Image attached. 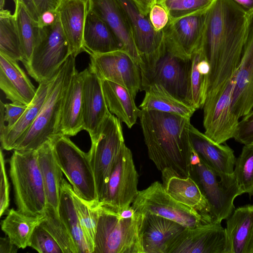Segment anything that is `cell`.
<instances>
[{"mask_svg": "<svg viewBox=\"0 0 253 253\" xmlns=\"http://www.w3.org/2000/svg\"><path fill=\"white\" fill-rule=\"evenodd\" d=\"M252 15L232 0L209 5L198 49L210 66L205 103L219 97L236 72Z\"/></svg>", "mask_w": 253, "mask_h": 253, "instance_id": "cell-1", "label": "cell"}, {"mask_svg": "<svg viewBox=\"0 0 253 253\" xmlns=\"http://www.w3.org/2000/svg\"><path fill=\"white\" fill-rule=\"evenodd\" d=\"M138 118L149 157L161 172L163 184L172 176H191L190 118L143 110Z\"/></svg>", "mask_w": 253, "mask_h": 253, "instance_id": "cell-2", "label": "cell"}, {"mask_svg": "<svg viewBox=\"0 0 253 253\" xmlns=\"http://www.w3.org/2000/svg\"><path fill=\"white\" fill-rule=\"evenodd\" d=\"M75 58L70 55L52 79L37 117L28 131L17 141L13 150H37L53 136L61 133L62 108L76 70Z\"/></svg>", "mask_w": 253, "mask_h": 253, "instance_id": "cell-3", "label": "cell"}, {"mask_svg": "<svg viewBox=\"0 0 253 253\" xmlns=\"http://www.w3.org/2000/svg\"><path fill=\"white\" fill-rule=\"evenodd\" d=\"M93 253H144L142 235L145 214L136 212L123 218L100 206Z\"/></svg>", "mask_w": 253, "mask_h": 253, "instance_id": "cell-4", "label": "cell"}, {"mask_svg": "<svg viewBox=\"0 0 253 253\" xmlns=\"http://www.w3.org/2000/svg\"><path fill=\"white\" fill-rule=\"evenodd\" d=\"M9 175L17 210L31 216L43 215L47 203L37 150H14L9 160Z\"/></svg>", "mask_w": 253, "mask_h": 253, "instance_id": "cell-5", "label": "cell"}, {"mask_svg": "<svg viewBox=\"0 0 253 253\" xmlns=\"http://www.w3.org/2000/svg\"><path fill=\"white\" fill-rule=\"evenodd\" d=\"M49 141L55 159L74 191L89 205H98L95 178L88 153L82 151L69 136L61 133Z\"/></svg>", "mask_w": 253, "mask_h": 253, "instance_id": "cell-6", "label": "cell"}, {"mask_svg": "<svg viewBox=\"0 0 253 253\" xmlns=\"http://www.w3.org/2000/svg\"><path fill=\"white\" fill-rule=\"evenodd\" d=\"M190 160L191 177L207 200L213 221L221 223L235 210V198L243 194L237 180L233 173L227 175L217 174L201 160L193 148Z\"/></svg>", "mask_w": 253, "mask_h": 253, "instance_id": "cell-7", "label": "cell"}, {"mask_svg": "<svg viewBox=\"0 0 253 253\" xmlns=\"http://www.w3.org/2000/svg\"><path fill=\"white\" fill-rule=\"evenodd\" d=\"M70 55L59 16L53 25L40 28L30 59L24 65L29 75L40 84L52 80Z\"/></svg>", "mask_w": 253, "mask_h": 253, "instance_id": "cell-8", "label": "cell"}, {"mask_svg": "<svg viewBox=\"0 0 253 253\" xmlns=\"http://www.w3.org/2000/svg\"><path fill=\"white\" fill-rule=\"evenodd\" d=\"M127 18L139 54L141 90L146 87L156 64L166 49L163 31H156L148 15L144 14L133 0H117Z\"/></svg>", "mask_w": 253, "mask_h": 253, "instance_id": "cell-9", "label": "cell"}, {"mask_svg": "<svg viewBox=\"0 0 253 253\" xmlns=\"http://www.w3.org/2000/svg\"><path fill=\"white\" fill-rule=\"evenodd\" d=\"M125 145L121 121L111 113L96 138L91 141L88 152L95 178L98 202Z\"/></svg>", "mask_w": 253, "mask_h": 253, "instance_id": "cell-10", "label": "cell"}, {"mask_svg": "<svg viewBox=\"0 0 253 253\" xmlns=\"http://www.w3.org/2000/svg\"><path fill=\"white\" fill-rule=\"evenodd\" d=\"M131 207L135 212L160 216L186 228H195L212 222L193 208L174 199L159 181L139 191Z\"/></svg>", "mask_w": 253, "mask_h": 253, "instance_id": "cell-11", "label": "cell"}, {"mask_svg": "<svg viewBox=\"0 0 253 253\" xmlns=\"http://www.w3.org/2000/svg\"><path fill=\"white\" fill-rule=\"evenodd\" d=\"M138 174L132 154L125 145L99 201L104 208L119 213L130 207L138 190Z\"/></svg>", "mask_w": 253, "mask_h": 253, "instance_id": "cell-12", "label": "cell"}, {"mask_svg": "<svg viewBox=\"0 0 253 253\" xmlns=\"http://www.w3.org/2000/svg\"><path fill=\"white\" fill-rule=\"evenodd\" d=\"M89 67L101 80H108L125 87L134 98L141 89L139 67L125 50L91 55Z\"/></svg>", "mask_w": 253, "mask_h": 253, "instance_id": "cell-13", "label": "cell"}, {"mask_svg": "<svg viewBox=\"0 0 253 253\" xmlns=\"http://www.w3.org/2000/svg\"><path fill=\"white\" fill-rule=\"evenodd\" d=\"M209 6L169 22L163 30L168 51L182 59H191L200 45Z\"/></svg>", "mask_w": 253, "mask_h": 253, "instance_id": "cell-14", "label": "cell"}, {"mask_svg": "<svg viewBox=\"0 0 253 253\" xmlns=\"http://www.w3.org/2000/svg\"><path fill=\"white\" fill-rule=\"evenodd\" d=\"M236 73L219 97L205 103L203 107L204 133L218 144H223L234 137L239 122L231 109Z\"/></svg>", "mask_w": 253, "mask_h": 253, "instance_id": "cell-15", "label": "cell"}, {"mask_svg": "<svg viewBox=\"0 0 253 253\" xmlns=\"http://www.w3.org/2000/svg\"><path fill=\"white\" fill-rule=\"evenodd\" d=\"M225 240L221 222H211L185 228L171 240L166 253H224Z\"/></svg>", "mask_w": 253, "mask_h": 253, "instance_id": "cell-16", "label": "cell"}, {"mask_svg": "<svg viewBox=\"0 0 253 253\" xmlns=\"http://www.w3.org/2000/svg\"><path fill=\"white\" fill-rule=\"evenodd\" d=\"M82 73L84 127L93 141L111 113L106 103L101 80L89 66Z\"/></svg>", "mask_w": 253, "mask_h": 253, "instance_id": "cell-17", "label": "cell"}, {"mask_svg": "<svg viewBox=\"0 0 253 253\" xmlns=\"http://www.w3.org/2000/svg\"><path fill=\"white\" fill-rule=\"evenodd\" d=\"M190 66L191 59L179 58L166 47L156 64L145 90L150 84H158L174 97L186 103Z\"/></svg>", "mask_w": 253, "mask_h": 253, "instance_id": "cell-18", "label": "cell"}, {"mask_svg": "<svg viewBox=\"0 0 253 253\" xmlns=\"http://www.w3.org/2000/svg\"><path fill=\"white\" fill-rule=\"evenodd\" d=\"M253 108V14L248 37L244 45L236 73L231 109L238 118L250 113Z\"/></svg>", "mask_w": 253, "mask_h": 253, "instance_id": "cell-19", "label": "cell"}, {"mask_svg": "<svg viewBox=\"0 0 253 253\" xmlns=\"http://www.w3.org/2000/svg\"><path fill=\"white\" fill-rule=\"evenodd\" d=\"M87 1L88 9L108 25L117 39L121 49L128 53L139 67L141 61L130 26L117 0H87Z\"/></svg>", "mask_w": 253, "mask_h": 253, "instance_id": "cell-20", "label": "cell"}, {"mask_svg": "<svg viewBox=\"0 0 253 253\" xmlns=\"http://www.w3.org/2000/svg\"><path fill=\"white\" fill-rule=\"evenodd\" d=\"M189 133L192 148L204 163L219 175L233 173L236 158L229 146L214 142L191 124Z\"/></svg>", "mask_w": 253, "mask_h": 253, "instance_id": "cell-21", "label": "cell"}, {"mask_svg": "<svg viewBox=\"0 0 253 253\" xmlns=\"http://www.w3.org/2000/svg\"><path fill=\"white\" fill-rule=\"evenodd\" d=\"M224 253H253V204L235 209L226 219Z\"/></svg>", "mask_w": 253, "mask_h": 253, "instance_id": "cell-22", "label": "cell"}, {"mask_svg": "<svg viewBox=\"0 0 253 253\" xmlns=\"http://www.w3.org/2000/svg\"><path fill=\"white\" fill-rule=\"evenodd\" d=\"M0 88L6 99L28 105L36 95L35 88L18 62L0 53Z\"/></svg>", "mask_w": 253, "mask_h": 253, "instance_id": "cell-23", "label": "cell"}, {"mask_svg": "<svg viewBox=\"0 0 253 253\" xmlns=\"http://www.w3.org/2000/svg\"><path fill=\"white\" fill-rule=\"evenodd\" d=\"M56 10L71 55L76 57L84 51L83 36L88 11L87 0H60Z\"/></svg>", "mask_w": 253, "mask_h": 253, "instance_id": "cell-24", "label": "cell"}, {"mask_svg": "<svg viewBox=\"0 0 253 253\" xmlns=\"http://www.w3.org/2000/svg\"><path fill=\"white\" fill-rule=\"evenodd\" d=\"M145 215L142 235L144 253H166L171 240L186 227L160 216Z\"/></svg>", "mask_w": 253, "mask_h": 253, "instance_id": "cell-25", "label": "cell"}, {"mask_svg": "<svg viewBox=\"0 0 253 253\" xmlns=\"http://www.w3.org/2000/svg\"><path fill=\"white\" fill-rule=\"evenodd\" d=\"M83 76L76 69L67 92L62 108L60 131L74 136L84 130L83 115Z\"/></svg>", "mask_w": 253, "mask_h": 253, "instance_id": "cell-26", "label": "cell"}, {"mask_svg": "<svg viewBox=\"0 0 253 253\" xmlns=\"http://www.w3.org/2000/svg\"><path fill=\"white\" fill-rule=\"evenodd\" d=\"M84 51L91 55L121 49V45L108 25L88 8L83 36Z\"/></svg>", "mask_w": 253, "mask_h": 253, "instance_id": "cell-27", "label": "cell"}, {"mask_svg": "<svg viewBox=\"0 0 253 253\" xmlns=\"http://www.w3.org/2000/svg\"><path fill=\"white\" fill-rule=\"evenodd\" d=\"M103 94L110 112L131 128L139 118L140 110L134 98L125 87L108 80H101Z\"/></svg>", "mask_w": 253, "mask_h": 253, "instance_id": "cell-28", "label": "cell"}, {"mask_svg": "<svg viewBox=\"0 0 253 253\" xmlns=\"http://www.w3.org/2000/svg\"><path fill=\"white\" fill-rule=\"evenodd\" d=\"M51 80L39 84L35 96L19 120L11 127H5L0 133L1 147L3 150H14L17 141L30 128L45 100Z\"/></svg>", "mask_w": 253, "mask_h": 253, "instance_id": "cell-29", "label": "cell"}, {"mask_svg": "<svg viewBox=\"0 0 253 253\" xmlns=\"http://www.w3.org/2000/svg\"><path fill=\"white\" fill-rule=\"evenodd\" d=\"M163 185L167 192L176 201L193 208L213 222L208 202L191 176H172Z\"/></svg>", "mask_w": 253, "mask_h": 253, "instance_id": "cell-30", "label": "cell"}, {"mask_svg": "<svg viewBox=\"0 0 253 253\" xmlns=\"http://www.w3.org/2000/svg\"><path fill=\"white\" fill-rule=\"evenodd\" d=\"M37 150L47 203L58 212L60 188L63 178V172L55 159L49 141L44 143Z\"/></svg>", "mask_w": 253, "mask_h": 253, "instance_id": "cell-31", "label": "cell"}, {"mask_svg": "<svg viewBox=\"0 0 253 253\" xmlns=\"http://www.w3.org/2000/svg\"><path fill=\"white\" fill-rule=\"evenodd\" d=\"M145 91L144 97L139 106L141 110L169 113L189 118L196 110L174 97L159 84H150Z\"/></svg>", "mask_w": 253, "mask_h": 253, "instance_id": "cell-32", "label": "cell"}, {"mask_svg": "<svg viewBox=\"0 0 253 253\" xmlns=\"http://www.w3.org/2000/svg\"><path fill=\"white\" fill-rule=\"evenodd\" d=\"M44 219V214L31 216L11 209L1 222V230L19 249H25L34 229Z\"/></svg>", "mask_w": 253, "mask_h": 253, "instance_id": "cell-33", "label": "cell"}, {"mask_svg": "<svg viewBox=\"0 0 253 253\" xmlns=\"http://www.w3.org/2000/svg\"><path fill=\"white\" fill-rule=\"evenodd\" d=\"M72 187L62 178L60 188L59 215L70 232L79 253H89L72 196Z\"/></svg>", "mask_w": 253, "mask_h": 253, "instance_id": "cell-34", "label": "cell"}, {"mask_svg": "<svg viewBox=\"0 0 253 253\" xmlns=\"http://www.w3.org/2000/svg\"><path fill=\"white\" fill-rule=\"evenodd\" d=\"M0 53L22 62L23 53L14 14L0 10Z\"/></svg>", "mask_w": 253, "mask_h": 253, "instance_id": "cell-35", "label": "cell"}, {"mask_svg": "<svg viewBox=\"0 0 253 253\" xmlns=\"http://www.w3.org/2000/svg\"><path fill=\"white\" fill-rule=\"evenodd\" d=\"M14 2V14L23 53L22 63L25 64L30 59L38 39L40 28L21 1L16 0Z\"/></svg>", "mask_w": 253, "mask_h": 253, "instance_id": "cell-36", "label": "cell"}, {"mask_svg": "<svg viewBox=\"0 0 253 253\" xmlns=\"http://www.w3.org/2000/svg\"><path fill=\"white\" fill-rule=\"evenodd\" d=\"M44 219L41 225L56 241L63 253H79L73 238L58 212L47 204L44 212Z\"/></svg>", "mask_w": 253, "mask_h": 253, "instance_id": "cell-37", "label": "cell"}, {"mask_svg": "<svg viewBox=\"0 0 253 253\" xmlns=\"http://www.w3.org/2000/svg\"><path fill=\"white\" fill-rule=\"evenodd\" d=\"M203 57L201 51L198 49L191 59L186 103L196 110L203 108L206 97L208 77L198 68V63Z\"/></svg>", "mask_w": 253, "mask_h": 253, "instance_id": "cell-38", "label": "cell"}, {"mask_svg": "<svg viewBox=\"0 0 253 253\" xmlns=\"http://www.w3.org/2000/svg\"><path fill=\"white\" fill-rule=\"evenodd\" d=\"M72 196L82 232L89 253H93L94 239L99 218L98 204L91 206L72 190Z\"/></svg>", "mask_w": 253, "mask_h": 253, "instance_id": "cell-39", "label": "cell"}, {"mask_svg": "<svg viewBox=\"0 0 253 253\" xmlns=\"http://www.w3.org/2000/svg\"><path fill=\"white\" fill-rule=\"evenodd\" d=\"M233 174L242 194L253 196V144L243 147L236 159Z\"/></svg>", "mask_w": 253, "mask_h": 253, "instance_id": "cell-40", "label": "cell"}, {"mask_svg": "<svg viewBox=\"0 0 253 253\" xmlns=\"http://www.w3.org/2000/svg\"><path fill=\"white\" fill-rule=\"evenodd\" d=\"M212 0H157L167 11L169 21L189 15L208 7Z\"/></svg>", "mask_w": 253, "mask_h": 253, "instance_id": "cell-41", "label": "cell"}, {"mask_svg": "<svg viewBox=\"0 0 253 253\" xmlns=\"http://www.w3.org/2000/svg\"><path fill=\"white\" fill-rule=\"evenodd\" d=\"M41 223L34 229L28 246L40 253H63L56 241Z\"/></svg>", "mask_w": 253, "mask_h": 253, "instance_id": "cell-42", "label": "cell"}, {"mask_svg": "<svg viewBox=\"0 0 253 253\" xmlns=\"http://www.w3.org/2000/svg\"><path fill=\"white\" fill-rule=\"evenodd\" d=\"M233 138L244 145L253 144V110L239 122Z\"/></svg>", "mask_w": 253, "mask_h": 253, "instance_id": "cell-43", "label": "cell"}, {"mask_svg": "<svg viewBox=\"0 0 253 253\" xmlns=\"http://www.w3.org/2000/svg\"><path fill=\"white\" fill-rule=\"evenodd\" d=\"M32 18L38 23L42 14L49 9H56L60 0H20Z\"/></svg>", "mask_w": 253, "mask_h": 253, "instance_id": "cell-44", "label": "cell"}, {"mask_svg": "<svg viewBox=\"0 0 253 253\" xmlns=\"http://www.w3.org/2000/svg\"><path fill=\"white\" fill-rule=\"evenodd\" d=\"M148 17L154 29L157 32L163 31L169 22L167 11L157 3L150 9Z\"/></svg>", "mask_w": 253, "mask_h": 253, "instance_id": "cell-45", "label": "cell"}, {"mask_svg": "<svg viewBox=\"0 0 253 253\" xmlns=\"http://www.w3.org/2000/svg\"><path fill=\"white\" fill-rule=\"evenodd\" d=\"M0 215L1 216L7 210L9 203V186L7 177L4 156L0 150Z\"/></svg>", "mask_w": 253, "mask_h": 253, "instance_id": "cell-46", "label": "cell"}, {"mask_svg": "<svg viewBox=\"0 0 253 253\" xmlns=\"http://www.w3.org/2000/svg\"><path fill=\"white\" fill-rule=\"evenodd\" d=\"M27 106L13 102L4 104V121L7 123L5 128L13 126L19 120Z\"/></svg>", "mask_w": 253, "mask_h": 253, "instance_id": "cell-47", "label": "cell"}, {"mask_svg": "<svg viewBox=\"0 0 253 253\" xmlns=\"http://www.w3.org/2000/svg\"><path fill=\"white\" fill-rule=\"evenodd\" d=\"M59 18L56 9H49L43 12L38 22L39 28L49 26L53 25Z\"/></svg>", "mask_w": 253, "mask_h": 253, "instance_id": "cell-48", "label": "cell"}, {"mask_svg": "<svg viewBox=\"0 0 253 253\" xmlns=\"http://www.w3.org/2000/svg\"><path fill=\"white\" fill-rule=\"evenodd\" d=\"M19 248L7 236L0 239V253H15Z\"/></svg>", "mask_w": 253, "mask_h": 253, "instance_id": "cell-49", "label": "cell"}, {"mask_svg": "<svg viewBox=\"0 0 253 253\" xmlns=\"http://www.w3.org/2000/svg\"><path fill=\"white\" fill-rule=\"evenodd\" d=\"M141 11L148 15L152 6L157 3V0H133Z\"/></svg>", "mask_w": 253, "mask_h": 253, "instance_id": "cell-50", "label": "cell"}, {"mask_svg": "<svg viewBox=\"0 0 253 253\" xmlns=\"http://www.w3.org/2000/svg\"><path fill=\"white\" fill-rule=\"evenodd\" d=\"M250 15L253 14V0H232Z\"/></svg>", "mask_w": 253, "mask_h": 253, "instance_id": "cell-51", "label": "cell"}, {"mask_svg": "<svg viewBox=\"0 0 253 253\" xmlns=\"http://www.w3.org/2000/svg\"><path fill=\"white\" fill-rule=\"evenodd\" d=\"M0 133H1L6 125H5L4 121V104L1 100L0 101Z\"/></svg>", "mask_w": 253, "mask_h": 253, "instance_id": "cell-52", "label": "cell"}, {"mask_svg": "<svg viewBox=\"0 0 253 253\" xmlns=\"http://www.w3.org/2000/svg\"><path fill=\"white\" fill-rule=\"evenodd\" d=\"M5 0H0V10H2L4 7Z\"/></svg>", "mask_w": 253, "mask_h": 253, "instance_id": "cell-53", "label": "cell"}, {"mask_svg": "<svg viewBox=\"0 0 253 253\" xmlns=\"http://www.w3.org/2000/svg\"><path fill=\"white\" fill-rule=\"evenodd\" d=\"M16 0H13V1L15 2Z\"/></svg>", "mask_w": 253, "mask_h": 253, "instance_id": "cell-54", "label": "cell"}]
</instances>
